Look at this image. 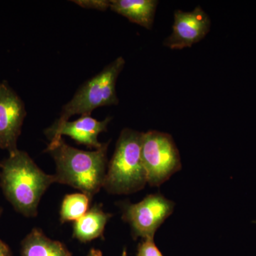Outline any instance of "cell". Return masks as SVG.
Listing matches in <instances>:
<instances>
[{
  "mask_svg": "<svg viewBox=\"0 0 256 256\" xmlns=\"http://www.w3.org/2000/svg\"><path fill=\"white\" fill-rule=\"evenodd\" d=\"M54 183V175L40 169L26 152L16 150L2 162L0 186L3 194L13 208L24 216H36L42 196Z\"/></svg>",
  "mask_w": 256,
  "mask_h": 256,
  "instance_id": "cell-1",
  "label": "cell"
},
{
  "mask_svg": "<svg viewBox=\"0 0 256 256\" xmlns=\"http://www.w3.org/2000/svg\"><path fill=\"white\" fill-rule=\"evenodd\" d=\"M109 142L94 151L77 149L63 138L50 142L45 152L54 160L56 183L68 185L92 198L104 188Z\"/></svg>",
  "mask_w": 256,
  "mask_h": 256,
  "instance_id": "cell-2",
  "label": "cell"
},
{
  "mask_svg": "<svg viewBox=\"0 0 256 256\" xmlns=\"http://www.w3.org/2000/svg\"><path fill=\"white\" fill-rule=\"evenodd\" d=\"M142 134L129 128L120 132L102 188L108 193L130 194L140 191L148 183L141 156Z\"/></svg>",
  "mask_w": 256,
  "mask_h": 256,
  "instance_id": "cell-3",
  "label": "cell"
},
{
  "mask_svg": "<svg viewBox=\"0 0 256 256\" xmlns=\"http://www.w3.org/2000/svg\"><path fill=\"white\" fill-rule=\"evenodd\" d=\"M124 65L126 60L120 56L82 84L72 100L64 106L57 122L68 120L75 114H92L95 109L104 106L118 105L116 82Z\"/></svg>",
  "mask_w": 256,
  "mask_h": 256,
  "instance_id": "cell-4",
  "label": "cell"
},
{
  "mask_svg": "<svg viewBox=\"0 0 256 256\" xmlns=\"http://www.w3.org/2000/svg\"><path fill=\"white\" fill-rule=\"evenodd\" d=\"M141 156L148 183L152 186H160L182 169L180 152L168 133L143 132Z\"/></svg>",
  "mask_w": 256,
  "mask_h": 256,
  "instance_id": "cell-5",
  "label": "cell"
},
{
  "mask_svg": "<svg viewBox=\"0 0 256 256\" xmlns=\"http://www.w3.org/2000/svg\"><path fill=\"white\" fill-rule=\"evenodd\" d=\"M122 218L129 224L133 238H154L158 229L172 214L174 203L160 194L148 195L137 204H120Z\"/></svg>",
  "mask_w": 256,
  "mask_h": 256,
  "instance_id": "cell-6",
  "label": "cell"
},
{
  "mask_svg": "<svg viewBox=\"0 0 256 256\" xmlns=\"http://www.w3.org/2000/svg\"><path fill=\"white\" fill-rule=\"evenodd\" d=\"M26 116L21 98L6 82H0V149L18 150V141Z\"/></svg>",
  "mask_w": 256,
  "mask_h": 256,
  "instance_id": "cell-7",
  "label": "cell"
},
{
  "mask_svg": "<svg viewBox=\"0 0 256 256\" xmlns=\"http://www.w3.org/2000/svg\"><path fill=\"white\" fill-rule=\"evenodd\" d=\"M210 25V16L200 6L192 12L176 10L172 33L164 40V45L172 50L192 47L205 38Z\"/></svg>",
  "mask_w": 256,
  "mask_h": 256,
  "instance_id": "cell-8",
  "label": "cell"
},
{
  "mask_svg": "<svg viewBox=\"0 0 256 256\" xmlns=\"http://www.w3.org/2000/svg\"><path fill=\"white\" fill-rule=\"evenodd\" d=\"M112 120L107 117L104 120H98L92 114H84L74 121L57 122L47 128L45 134L50 142L58 140L63 136H68L78 144H84L89 148L98 149L104 143L98 141L101 132L108 130V126Z\"/></svg>",
  "mask_w": 256,
  "mask_h": 256,
  "instance_id": "cell-9",
  "label": "cell"
},
{
  "mask_svg": "<svg viewBox=\"0 0 256 256\" xmlns=\"http://www.w3.org/2000/svg\"><path fill=\"white\" fill-rule=\"evenodd\" d=\"M158 5L156 0H110V9L131 22L151 30Z\"/></svg>",
  "mask_w": 256,
  "mask_h": 256,
  "instance_id": "cell-10",
  "label": "cell"
},
{
  "mask_svg": "<svg viewBox=\"0 0 256 256\" xmlns=\"http://www.w3.org/2000/svg\"><path fill=\"white\" fill-rule=\"evenodd\" d=\"M112 215L106 213L101 204H94L80 220L74 222L73 237L82 242H88L104 235L106 226Z\"/></svg>",
  "mask_w": 256,
  "mask_h": 256,
  "instance_id": "cell-11",
  "label": "cell"
},
{
  "mask_svg": "<svg viewBox=\"0 0 256 256\" xmlns=\"http://www.w3.org/2000/svg\"><path fill=\"white\" fill-rule=\"evenodd\" d=\"M20 256H72L63 242L52 240L34 228L23 239Z\"/></svg>",
  "mask_w": 256,
  "mask_h": 256,
  "instance_id": "cell-12",
  "label": "cell"
},
{
  "mask_svg": "<svg viewBox=\"0 0 256 256\" xmlns=\"http://www.w3.org/2000/svg\"><path fill=\"white\" fill-rule=\"evenodd\" d=\"M92 198L82 193L67 194L64 196L60 210L62 223L76 222L88 210Z\"/></svg>",
  "mask_w": 256,
  "mask_h": 256,
  "instance_id": "cell-13",
  "label": "cell"
},
{
  "mask_svg": "<svg viewBox=\"0 0 256 256\" xmlns=\"http://www.w3.org/2000/svg\"><path fill=\"white\" fill-rule=\"evenodd\" d=\"M137 256H163L156 247L154 238L143 239L138 247Z\"/></svg>",
  "mask_w": 256,
  "mask_h": 256,
  "instance_id": "cell-14",
  "label": "cell"
},
{
  "mask_svg": "<svg viewBox=\"0 0 256 256\" xmlns=\"http://www.w3.org/2000/svg\"><path fill=\"white\" fill-rule=\"evenodd\" d=\"M73 2L85 9L106 11L110 8V0H74Z\"/></svg>",
  "mask_w": 256,
  "mask_h": 256,
  "instance_id": "cell-15",
  "label": "cell"
},
{
  "mask_svg": "<svg viewBox=\"0 0 256 256\" xmlns=\"http://www.w3.org/2000/svg\"><path fill=\"white\" fill-rule=\"evenodd\" d=\"M0 256H13L10 248L1 239H0Z\"/></svg>",
  "mask_w": 256,
  "mask_h": 256,
  "instance_id": "cell-16",
  "label": "cell"
},
{
  "mask_svg": "<svg viewBox=\"0 0 256 256\" xmlns=\"http://www.w3.org/2000/svg\"><path fill=\"white\" fill-rule=\"evenodd\" d=\"M86 256H102V252L99 249L92 248Z\"/></svg>",
  "mask_w": 256,
  "mask_h": 256,
  "instance_id": "cell-17",
  "label": "cell"
},
{
  "mask_svg": "<svg viewBox=\"0 0 256 256\" xmlns=\"http://www.w3.org/2000/svg\"><path fill=\"white\" fill-rule=\"evenodd\" d=\"M121 256H128L127 250H126V248L122 250V255Z\"/></svg>",
  "mask_w": 256,
  "mask_h": 256,
  "instance_id": "cell-18",
  "label": "cell"
},
{
  "mask_svg": "<svg viewBox=\"0 0 256 256\" xmlns=\"http://www.w3.org/2000/svg\"><path fill=\"white\" fill-rule=\"evenodd\" d=\"M2 213V208L0 207V216H1Z\"/></svg>",
  "mask_w": 256,
  "mask_h": 256,
  "instance_id": "cell-19",
  "label": "cell"
},
{
  "mask_svg": "<svg viewBox=\"0 0 256 256\" xmlns=\"http://www.w3.org/2000/svg\"><path fill=\"white\" fill-rule=\"evenodd\" d=\"M1 162H0V168H1Z\"/></svg>",
  "mask_w": 256,
  "mask_h": 256,
  "instance_id": "cell-20",
  "label": "cell"
}]
</instances>
